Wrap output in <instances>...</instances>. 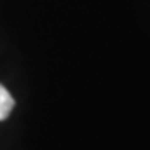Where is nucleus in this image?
<instances>
[{
    "label": "nucleus",
    "mask_w": 150,
    "mask_h": 150,
    "mask_svg": "<svg viewBox=\"0 0 150 150\" xmlns=\"http://www.w3.org/2000/svg\"><path fill=\"white\" fill-rule=\"evenodd\" d=\"M15 107V100L4 85H0V122L5 120Z\"/></svg>",
    "instance_id": "nucleus-1"
}]
</instances>
